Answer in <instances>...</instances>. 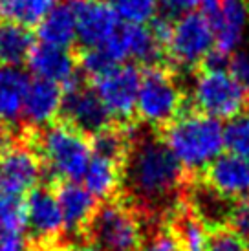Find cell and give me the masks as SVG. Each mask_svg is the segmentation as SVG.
Returning a JSON list of instances; mask_svg holds the SVG:
<instances>
[{"instance_id": "6da1fadb", "label": "cell", "mask_w": 249, "mask_h": 251, "mask_svg": "<svg viewBox=\"0 0 249 251\" xmlns=\"http://www.w3.org/2000/svg\"><path fill=\"white\" fill-rule=\"evenodd\" d=\"M121 183L128 203L139 215L173 213L180 205L185 187V171L165 141L156 136H136L123 161Z\"/></svg>"}, {"instance_id": "7a4b0ae2", "label": "cell", "mask_w": 249, "mask_h": 251, "mask_svg": "<svg viewBox=\"0 0 249 251\" xmlns=\"http://www.w3.org/2000/svg\"><path fill=\"white\" fill-rule=\"evenodd\" d=\"M163 141L183 171L200 173L222 156L224 125L200 112L180 114L163 130Z\"/></svg>"}, {"instance_id": "3957f363", "label": "cell", "mask_w": 249, "mask_h": 251, "mask_svg": "<svg viewBox=\"0 0 249 251\" xmlns=\"http://www.w3.org/2000/svg\"><path fill=\"white\" fill-rule=\"evenodd\" d=\"M50 176L62 181L83 180L94 151L88 136L68 123H51L42 128L33 143Z\"/></svg>"}, {"instance_id": "277c9868", "label": "cell", "mask_w": 249, "mask_h": 251, "mask_svg": "<svg viewBox=\"0 0 249 251\" xmlns=\"http://www.w3.org/2000/svg\"><path fill=\"white\" fill-rule=\"evenodd\" d=\"M86 233L103 251H139L145 240L141 215L124 200H108L97 207Z\"/></svg>"}, {"instance_id": "5b68a950", "label": "cell", "mask_w": 249, "mask_h": 251, "mask_svg": "<svg viewBox=\"0 0 249 251\" xmlns=\"http://www.w3.org/2000/svg\"><path fill=\"white\" fill-rule=\"evenodd\" d=\"M193 103L200 114L218 121H231L248 108L249 92L225 66H203V70L194 77Z\"/></svg>"}, {"instance_id": "8992f818", "label": "cell", "mask_w": 249, "mask_h": 251, "mask_svg": "<svg viewBox=\"0 0 249 251\" xmlns=\"http://www.w3.org/2000/svg\"><path fill=\"white\" fill-rule=\"evenodd\" d=\"M183 94L176 83V77L167 68L147 66L141 72L136 114L139 119L156 128H165L181 114Z\"/></svg>"}, {"instance_id": "52a82bcc", "label": "cell", "mask_w": 249, "mask_h": 251, "mask_svg": "<svg viewBox=\"0 0 249 251\" xmlns=\"http://www.w3.org/2000/svg\"><path fill=\"white\" fill-rule=\"evenodd\" d=\"M165 50L176 66L194 68L205 63V59L213 53L215 28L200 9L180 15L173 21Z\"/></svg>"}, {"instance_id": "ba28073f", "label": "cell", "mask_w": 249, "mask_h": 251, "mask_svg": "<svg viewBox=\"0 0 249 251\" xmlns=\"http://www.w3.org/2000/svg\"><path fill=\"white\" fill-rule=\"evenodd\" d=\"M139 81L141 72L130 63L118 64L92 77V90L110 114L112 121L116 119L123 125L130 123L132 116L136 114Z\"/></svg>"}, {"instance_id": "9c48e42d", "label": "cell", "mask_w": 249, "mask_h": 251, "mask_svg": "<svg viewBox=\"0 0 249 251\" xmlns=\"http://www.w3.org/2000/svg\"><path fill=\"white\" fill-rule=\"evenodd\" d=\"M200 11L215 28V50L218 55L236 53L249 26V0H205Z\"/></svg>"}, {"instance_id": "30bf717a", "label": "cell", "mask_w": 249, "mask_h": 251, "mask_svg": "<svg viewBox=\"0 0 249 251\" xmlns=\"http://www.w3.org/2000/svg\"><path fill=\"white\" fill-rule=\"evenodd\" d=\"M42 161L33 143H15L0 154V193L24 196L39 187Z\"/></svg>"}, {"instance_id": "8fae6325", "label": "cell", "mask_w": 249, "mask_h": 251, "mask_svg": "<svg viewBox=\"0 0 249 251\" xmlns=\"http://www.w3.org/2000/svg\"><path fill=\"white\" fill-rule=\"evenodd\" d=\"M72 7L75 13L77 41H81L84 50L108 46L123 26V21L104 0H72Z\"/></svg>"}, {"instance_id": "7c38bea8", "label": "cell", "mask_w": 249, "mask_h": 251, "mask_svg": "<svg viewBox=\"0 0 249 251\" xmlns=\"http://www.w3.org/2000/svg\"><path fill=\"white\" fill-rule=\"evenodd\" d=\"M26 227L39 246H55L64 233V218L55 191L35 187L26 198Z\"/></svg>"}, {"instance_id": "4fadbf2b", "label": "cell", "mask_w": 249, "mask_h": 251, "mask_svg": "<svg viewBox=\"0 0 249 251\" xmlns=\"http://www.w3.org/2000/svg\"><path fill=\"white\" fill-rule=\"evenodd\" d=\"M62 96L61 114L64 123L72 125L83 134H97L112 125L110 114L99 101L94 90L81 83L72 84Z\"/></svg>"}, {"instance_id": "5bb4252c", "label": "cell", "mask_w": 249, "mask_h": 251, "mask_svg": "<svg viewBox=\"0 0 249 251\" xmlns=\"http://www.w3.org/2000/svg\"><path fill=\"white\" fill-rule=\"evenodd\" d=\"M103 50L118 64H123L130 59L134 63L145 66H156L163 53V46L154 37L152 29L149 26L126 22H123L116 39Z\"/></svg>"}, {"instance_id": "9a60e30c", "label": "cell", "mask_w": 249, "mask_h": 251, "mask_svg": "<svg viewBox=\"0 0 249 251\" xmlns=\"http://www.w3.org/2000/svg\"><path fill=\"white\" fill-rule=\"evenodd\" d=\"M26 63L35 79L53 83L61 86L62 90L79 83L77 61L70 53V50L55 48V46H48L41 42L29 51Z\"/></svg>"}, {"instance_id": "2e32d148", "label": "cell", "mask_w": 249, "mask_h": 251, "mask_svg": "<svg viewBox=\"0 0 249 251\" xmlns=\"http://www.w3.org/2000/svg\"><path fill=\"white\" fill-rule=\"evenodd\" d=\"M205 183L229 202L249 198V158L222 154L205 171Z\"/></svg>"}, {"instance_id": "e0dca14e", "label": "cell", "mask_w": 249, "mask_h": 251, "mask_svg": "<svg viewBox=\"0 0 249 251\" xmlns=\"http://www.w3.org/2000/svg\"><path fill=\"white\" fill-rule=\"evenodd\" d=\"M62 96L64 92L61 86L41 79H31L24 99L22 118L33 128H46L61 114Z\"/></svg>"}, {"instance_id": "ac0fdd59", "label": "cell", "mask_w": 249, "mask_h": 251, "mask_svg": "<svg viewBox=\"0 0 249 251\" xmlns=\"http://www.w3.org/2000/svg\"><path fill=\"white\" fill-rule=\"evenodd\" d=\"M57 202L68 233H86L92 216L97 209L96 198L77 181H62L55 189Z\"/></svg>"}, {"instance_id": "d6986e66", "label": "cell", "mask_w": 249, "mask_h": 251, "mask_svg": "<svg viewBox=\"0 0 249 251\" xmlns=\"http://www.w3.org/2000/svg\"><path fill=\"white\" fill-rule=\"evenodd\" d=\"M29 81L19 66H0V125H13L22 118Z\"/></svg>"}, {"instance_id": "ffe728a7", "label": "cell", "mask_w": 249, "mask_h": 251, "mask_svg": "<svg viewBox=\"0 0 249 251\" xmlns=\"http://www.w3.org/2000/svg\"><path fill=\"white\" fill-rule=\"evenodd\" d=\"M37 35L42 44L70 50V46L77 41L75 13H74L72 2L55 4V7L39 24Z\"/></svg>"}, {"instance_id": "44dd1931", "label": "cell", "mask_w": 249, "mask_h": 251, "mask_svg": "<svg viewBox=\"0 0 249 251\" xmlns=\"http://www.w3.org/2000/svg\"><path fill=\"white\" fill-rule=\"evenodd\" d=\"M121 173H123V165L119 161L94 154L84 171L83 185L94 198L110 200L121 185Z\"/></svg>"}, {"instance_id": "7402d4cb", "label": "cell", "mask_w": 249, "mask_h": 251, "mask_svg": "<svg viewBox=\"0 0 249 251\" xmlns=\"http://www.w3.org/2000/svg\"><path fill=\"white\" fill-rule=\"evenodd\" d=\"M33 33L15 22H0V66H19L33 50Z\"/></svg>"}, {"instance_id": "603a6c76", "label": "cell", "mask_w": 249, "mask_h": 251, "mask_svg": "<svg viewBox=\"0 0 249 251\" xmlns=\"http://www.w3.org/2000/svg\"><path fill=\"white\" fill-rule=\"evenodd\" d=\"M171 215H173L171 227L180 242L181 251H207L209 229L196 218L193 211L178 205Z\"/></svg>"}, {"instance_id": "cb8c5ba5", "label": "cell", "mask_w": 249, "mask_h": 251, "mask_svg": "<svg viewBox=\"0 0 249 251\" xmlns=\"http://www.w3.org/2000/svg\"><path fill=\"white\" fill-rule=\"evenodd\" d=\"M55 4V0H0V22H15L24 28L39 26Z\"/></svg>"}, {"instance_id": "d4e9b609", "label": "cell", "mask_w": 249, "mask_h": 251, "mask_svg": "<svg viewBox=\"0 0 249 251\" xmlns=\"http://www.w3.org/2000/svg\"><path fill=\"white\" fill-rule=\"evenodd\" d=\"M126 24L152 22L158 13L159 0H104Z\"/></svg>"}, {"instance_id": "484cf974", "label": "cell", "mask_w": 249, "mask_h": 251, "mask_svg": "<svg viewBox=\"0 0 249 251\" xmlns=\"http://www.w3.org/2000/svg\"><path fill=\"white\" fill-rule=\"evenodd\" d=\"M26 229V198L0 193V231L22 233Z\"/></svg>"}, {"instance_id": "4316f807", "label": "cell", "mask_w": 249, "mask_h": 251, "mask_svg": "<svg viewBox=\"0 0 249 251\" xmlns=\"http://www.w3.org/2000/svg\"><path fill=\"white\" fill-rule=\"evenodd\" d=\"M224 147L229 154L249 158V112L236 116L224 126Z\"/></svg>"}, {"instance_id": "83f0119b", "label": "cell", "mask_w": 249, "mask_h": 251, "mask_svg": "<svg viewBox=\"0 0 249 251\" xmlns=\"http://www.w3.org/2000/svg\"><path fill=\"white\" fill-rule=\"evenodd\" d=\"M207 251H249V244L225 226L209 233Z\"/></svg>"}, {"instance_id": "f1b7e54d", "label": "cell", "mask_w": 249, "mask_h": 251, "mask_svg": "<svg viewBox=\"0 0 249 251\" xmlns=\"http://www.w3.org/2000/svg\"><path fill=\"white\" fill-rule=\"evenodd\" d=\"M139 251H181V246L171 226H159L143 240Z\"/></svg>"}, {"instance_id": "f546056e", "label": "cell", "mask_w": 249, "mask_h": 251, "mask_svg": "<svg viewBox=\"0 0 249 251\" xmlns=\"http://www.w3.org/2000/svg\"><path fill=\"white\" fill-rule=\"evenodd\" d=\"M227 227L249 242V198L233 202L227 216Z\"/></svg>"}, {"instance_id": "4dcf8cb0", "label": "cell", "mask_w": 249, "mask_h": 251, "mask_svg": "<svg viewBox=\"0 0 249 251\" xmlns=\"http://www.w3.org/2000/svg\"><path fill=\"white\" fill-rule=\"evenodd\" d=\"M225 68H227L229 74L235 77L236 81L249 92V55L248 53H242V51L233 53V55L227 59Z\"/></svg>"}, {"instance_id": "1f68e13d", "label": "cell", "mask_w": 249, "mask_h": 251, "mask_svg": "<svg viewBox=\"0 0 249 251\" xmlns=\"http://www.w3.org/2000/svg\"><path fill=\"white\" fill-rule=\"evenodd\" d=\"M205 0H159V4L163 6L169 15H185L191 11H198L203 6Z\"/></svg>"}, {"instance_id": "d6a6232c", "label": "cell", "mask_w": 249, "mask_h": 251, "mask_svg": "<svg viewBox=\"0 0 249 251\" xmlns=\"http://www.w3.org/2000/svg\"><path fill=\"white\" fill-rule=\"evenodd\" d=\"M0 251H31L28 248V240L22 233H4L0 231Z\"/></svg>"}, {"instance_id": "836d02e7", "label": "cell", "mask_w": 249, "mask_h": 251, "mask_svg": "<svg viewBox=\"0 0 249 251\" xmlns=\"http://www.w3.org/2000/svg\"><path fill=\"white\" fill-rule=\"evenodd\" d=\"M62 251H103L99 246H96L90 240H79V242H74L70 244L68 248H64Z\"/></svg>"}, {"instance_id": "e575fe53", "label": "cell", "mask_w": 249, "mask_h": 251, "mask_svg": "<svg viewBox=\"0 0 249 251\" xmlns=\"http://www.w3.org/2000/svg\"><path fill=\"white\" fill-rule=\"evenodd\" d=\"M9 141H11V136H9L7 126L0 125V154L4 152L7 147H9Z\"/></svg>"}, {"instance_id": "d590c367", "label": "cell", "mask_w": 249, "mask_h": 251, "mask_svg": "<svg viewBox=\"0 0 249 251\" xmlns=\"http://www.w3.org/2000/svg\"><path fill=\"white\" fill-rule=\"evenodd\" d=\"M33 251H59L55 246H39V248H35Z\"/></svg>"}]
</instances>
